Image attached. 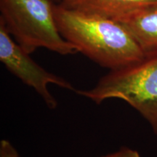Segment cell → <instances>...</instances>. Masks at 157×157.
I'll return each instance as SVG.
<instances>
[{"mask_svg":"<svg viewBox=\"0 0 157 157\" xmlns=\"http://www.w3.org/2000/svg\"><path fill=\"white\" fill-rule=\"evenodd\" d=\"M54 6L51 0H0V22L29 54L39 48L62 56L77 53L59 32Z\"/></svg>","mask_w":157,"mask_h":157,"instance_id":"3957f363","label":"cell"},{"mask_svg":"<svg viewBox=\"0 0 157 157\" xmlns=\"http://www.w3.org/2000/svg\"><path fill=\"white\" fill-rule=\"evenodd\" d=\"M65 7L117 21L133 12L157 5V0H56Z\"/></svg>","mask_w":157,"mask_h":157,"instance_id":"5b68a950","label":"cell"},{"mask_svg":"<svg viewBox=\"0 0 157 157\" xmlns=\"http://www.w3.org/2000/svg\"><path fill=\"white\" fill-rule=\"evenodd\" d=\"M0 157H20L18 153L9 140L0 141Z\"/></svg>","mask_w":157,"mask_h":157,"instance_id":"52a82bcc","label":"cell"},{"mask_svg":"<svg viewBox=\"0 0 157 157\" xmlns=\"http://www.w3.org/2000/svg\"><path fill=\"white\" fill-rule=\"evenodd\" d=\"M55 19L61 36L96 63L110 71L141 60L145 53L117 20L54 6Z\"/></svg>","mask_w":157,"mask_h":157,"instance_id":"6da1fadb","label":"cell"},{"mask_svg":"<svg viewBox=\"0 0 157 157\" xmlns=\"http://www.w3.org/2000/svg\"><path fill=\"white\" fill-rule=\"evenodd\" d=\"M118 21L145 54L157 50V5L137 10Z\"/></svg>","mask_w":157,"mask_h":157,"instance_id":"8992f818","label":"cell"},{"mask_svg":"<svg viewBox=\"0 0 157 157\" xmlns=\"http://www.w3.org/2000/svg\"><path fill=\"white\" fill-rule=\"evenodd\" d=\"M0 60L10 73L23 83L32 87L42 98L47 106L55 109L58 103L48 90L50 84L76 91L71 84L63 78L50 73L39 66L15 42L0 22Z\"/></svg>","mask_w":157,"mask_h":157,"instance_id":"277c9868","label":"cell"},{"mask_svg":"<svg viewBox=\"0 0 157 157\" xmlns=\"http://www.w3.org/2000/svg\"><path fill=\"white\" fill-rule=\"evenodd\" d=\"M101 157H141L140 153L135 149L123 146L117 151Z\"/></svg>","mask_w":157,"mask_h":157,"instance_id":"ba28073f","label":"cell"},{"mask_svg":"<svg viewBox=\"0 0 157 157\" xmlns=\"http://www.w3.org/2000/svg\"><path fill=\"white\" fill-rule=\"evenodd\" d=\"M75 92L97 104L110 98L122 100L157 134V50L145 54L135 63L110 71L92 89Z\"/></svg>","mask_w":157,"mask_h":157,"instance_id":"7a4b0ae2","label":"cell"}]
</instances>
